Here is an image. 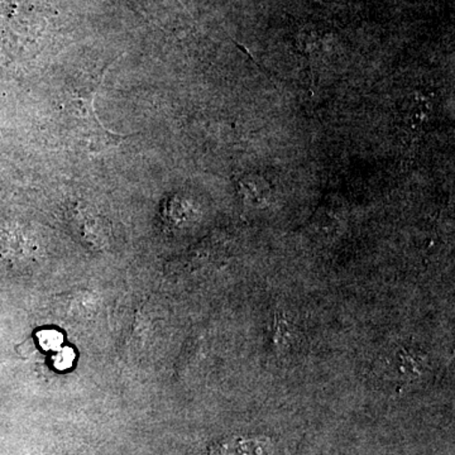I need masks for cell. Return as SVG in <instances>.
<instances>
[{
    "label": "cell",
    "instance_id": "obj_1",
    "mask_svg": "<svg viewBox=\"0 0 455 455\" xmlns=\"http://www.w3.org/2000/svg\"><path fill=\"white\" fill-rule=\"evenodd\" d=\"M108 68H101L98 75L79 84L68 86L64 101V119L68 137L75 146L89 154H99L114 148L128 136L113 133L99 121L94 101L99 86L106 76Z\"/></svg>",
    "mask_w": 455,
    "mask_h": 455
},
{
    "label": "cell",
    "instance_id": "obj_2",
    "mask_svg": "<svg viewBox=\"0 0 455 455\" xmlns=\"http://www.w3.org/2000/svg\"><path fill=\"white\" fill-rule=\"evenodd\" d=\"M57 310L70 319H86L97 310V299L92 292H74L65 295L56 302Z\"/></svg>",
    "mask_w": 455,
    "mask_h": 455
},
{
    "label": "cell",
    "instance_id": "obj_3",
    "mask_svg": "<svg viewBox=\"0 0 455 455\" xmlns=\"http://www.w3.org/2000/svg\"><path fill=\"white\" fill-rule=\"evenodd\" d=\"M262 445L257 440H226L212 448V455H259Z\"/></svg>",
    "mask_w": 455,
    "mask_h": 455
},
{
    "label": "cell",
    "instance_id": "obj_4",
    "mask_svg": "<svg viewBox=\"0 0 455 455\" xmlns=\"http://www.w3.org/2000/svg\"><path fill=\"white\" fill-rule=\"evenodd\" d=\"M79 212V218H77V221H79L80 230H82L84 239H85L88 243L94 244V247H104V242H106V238L103 235V230L99 228V220L97 218L90 215L89 212Z\"/></svg>",
    "mask_w": 455,
    "mask_h": 455
},
{
    "label": "cell",
    "instance_id": "obj_5",
    "mask_svg": "<svg viewBox=\"0 0 455 455\" xmlns=\"http://www.w3.org/2000/svg\"><path fill=\"white\" fill-rule=\"evenodd\" d=\"M287 320H284L283 315H276V322H275V344L278 348L287 347L291 341L292 333L291 326L289 325Z\"/></svg>",
    "mask_w": 455,
    "mask_h": 455
}]
</instances>
